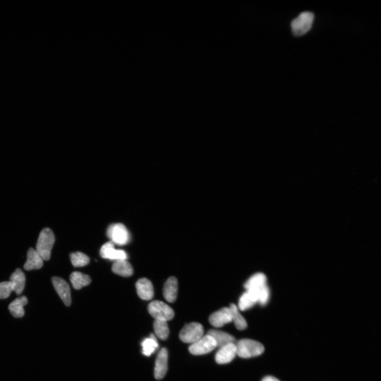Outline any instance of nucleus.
Segmentation results:
<instances>
[{
  "label": "nucleus",
  "instance_id": "5701e85b",
  "mask_svg": "<svg viewBox=\"0 0 381 381\" xmlns=\"http://www.w3.org/2000/svg\"><path fill=\"white\" fill-rule=\"evenodd\" d=\"M229 308L232 313V321L234 322L236 328L239 331L245 330L247 327V321L240 313L238 308L232 304L230 305Z\"/></svg>",
  "mask_w": 381,
  "mask_h": 381
},
{
  "label": "nucleus",
  "instance_id": "423d86ee",
  "mask_svg": "<svg viewBox=\"0 0 381 381\" xmlns=\"http://www.w3.org/2000/svg\"><path fill=\"white\" fill-rule=\"evenodd\" d=\"M204 330L202 325L191 323L186 325L180 333L179 337L183 342L193 344L203 336Z\"/></svg>",
  "mask_w": 381,
  "mask_h": 381
},
{
  "label": "nucleus",
  "instance_id": "bb28decb",
  "mask_svg": "<svg viewBox=\"0 0 381 381\" xmlns=\"http://www.w3.org/2000/svg\"><path fill=\"white\" fill-rule=\"evenodd\" d=\"M14 286L10 281L0 283V299L8 298L11 292L14 291Z\"/></svg>",
  "mask_w": 381,
  "mask_h": 381
},
{
  "label": "nucleus",
  "instance_id": "39448f33",
  "mask_svg": "<svg viewBox=\"0 0 381 381\" xmlns=\"http://www.w3.org/2000/svg\"><path fill=\"white\" fill-rule=\"evenodd\" d=\"M314 21V15L310 12H304L291 23L292 31L296 36H300L310 31Z\"/></svg>",
  "mask_w": 381,
  "mask_h": 381
},
{
  "label": "nucleus",
  "instance_id": "f03ea898",
  "mask_svg": "<svg viewBox=\"0 0 381 381\" xmlns=\"http://www.w3.org/2000/svg\"><path fill=\"white\" fill-rule=\"evenodd\" d=\"M55 241V235L51 230L49 228L43 229L39 234L36 249L43 260L48 261L50 259L52 248Z\"/></svg>",
  "mask_w": 381,
  "mask_h": 381
},
{
  "label": "nucleus",
  "instance_id": "20e7f679",
  "mask_svg": "<svg viewBox=\"0 0 381 381\" xmlns=\"http://www.w3.org/2000/svg\"><path fill=\"white\" fill-rule=\"evenodd\" d=\"M148 311L151 316L157 320L167 321L174 317L172 308L159 300L150 302L148 306Z\"/></svg>",
  "mask_w": 381,
  "mask_h": 381
},
{
  "label": "nucleus",
  "instance_id": "393cba45",
  "mask_svg": "<svg viewBox=\"0 0 381 381\" xmlns=\"http://www.w3.org/2000/svg\"><path fill=\"white\" fill-rule=\"evenodd\" d=\"M72 265L74 267H83L89 264L90 259L88 255L80 252L72 253L70 254Z\"/></svg>",
  "mask_w": 381,
  "mask_h": 381
},
{
  "label": "nucleus",
  "instance_id": "dca6fc26",
  "mask_svg": "<svg viewBox=\"0 0 381 381\" xmlns=\"http://www.w3.org/2000/svg\"><path fill=\"white\" fill-rule=\"evenodd\" d=\"M215 341L216 346L222 347L229 344H235V338L226 332L218 330H210L208 333Z\"/></svg>",
  "mask_w": 381,
  "mask_h": 381
},
{
  "label": "nucleus",
  "instance_id": "a211bd4d",
  "mask_svg": "<svg viewBox=\"0 0 381 381\" xmlns=\"http://www.w3.org/2000/svg\"><path fill=\"white\" fill-rule=\"evenodd\" d=\"M25 296L19 297L13 301L9 306V310L15 318H22L24 314V306L28 304Z\"/></svg>",
  "mask_w": 381,
  "mask_h": 381
},
{
  "label": "nucleus",
  "instance_id": "1a4fd4ad",
  "mask_svg": "<svg viewBox=\"0 0 381 381\" xmlns=\"http://www.w3.org/2000/svg\"><path fill=\"white\" fill-rule=\"evenodd\" d=\"M101 257L104 259L110 260H127L128 255L125 251L122 249H116L115 244L112 241H109L104 244L100 251Z\"/></svg>",
  "mask_w": 381,
  "mask_h": 381
},
{
  "label": "nucleus",
  "instance_id": "0eeeda50",
  "mask_svg": "<svg viewBox=\"0 0 381 381\" xmlns=\"http://www.w3.org/2000/svg\"><path fill=\"white\" fill-rule=\"evenodd\" d=\"M217 346L214 338L207 334L190 345L189 350L190 353L194 356H201L211 352Z\"/></svg>",
  "mask_w": 381,
  "mask_h": 381
},
{
  "label": "nucleus",
  "instance_id": "7ed1b4c3",
  "mask_svg": "<svg viewBox=\"0 0 381 381\" xmlns=\"http://www.w3.org/2000/svg\"><path fill=\"white\" fill-rule=\"evenodd\" d=\"M108 238L114 244L123 246L128 244L130 240L128 229L122 223H114L109 226L107 231Z\"/></svg>",
  "mask_w": 381,
  "mask_h": 381
},
{
  "label": "nucleus",
  "instance_id": "a878e982",
  "mask_svg": "<svg viewBox=\"0 0 381 381\" xmlns=\"http://www.w3.org/2000/svg\"><path fill=\"white\" fill-rule=\"evenodd\" d=\"M256 302L247 292L243 294L239 301L238 307L241 311H245L253 307Z\"/></svg>",
  "mask_w": 381,
  "mask_h": 381
},
{
  "label": "nucleus",
  "instance_id": "9d476101",
  "mask_svg": "<svg viewBox=\"0 0 381 381\" xmlns=\"http://www.w3.org/2000/svg\"><path fill=\"white\" fill-rule=\"evenodd\" d=\"M209 323L216 328H220L232 322V316L229 308L225 307L216 311L209 318Z\"/></svg>",
  "mask_w": 381,
  "mask_h": 381
},
{
  "label": "nucleus",
  "instance_id": "4be33fe9",
  "mask_svg": "<svg viewBox=\"0 0 381 381\" xmlns=\"http://www.w3.org/2000/svg\"><path fill=\"white\" fill-rule=\"evenodd\" d=\"M141 345L142 353L146 357H150L159 347L158 342L154 334H151L149 337L143 339Z\"/></svg>",
  "mask_w": 381,
  "mask_h": 381
},
{
  "label": "nucleus",
  "instance_id": "f8f14e48",
  "mask_svg": "<svg viewBox=\"0 0 381 381\" xmlns=\"http://www.w3.org/2000/svg\"><path fill=\"white\" fill-rule=\"evenodd\" d=\"M168 352L163 348L157 356L154 369L156 379L160 380L166 376L168 369Z\"/></svg>",
  "mask_w": 381,
  "mask_h": 381
},
{
  "label": "nucleus",
  "instance_id": "6ab92c4d",
  "mask_svg": "<svg viewBox=\"0 0 381 381\" xmlns=\"http://www.w3.org/2000/svg\"><path fill=\"white\" fill-rule=\"evenodd\" d=\"M10 282L14 285V291L18 295H21L24 290L25 284V276L21 269L17 268L10 277Z\"/></svg>",
  "mask_w": 381,
  "mask_h": 381
},
{
  "label": "nucleus",
  "instance_id": "f3484780",
  "mask_svg": "<svg viewBox=\"0 0 381 381\" xmlns=\"http://www.w3.org/2000/svg\"><path fill=\"white\" fill-rule=\"evenodd\" d=\"M112 271L117 275L126 278L131 277L134 273L132 265L127 260L116 261L112 266Z\"/></svg>",
  "mask_w": 381,
  "mask_h": 381
},
{
  "label": "nucleus",
  "instance_id": "2eb2a0df",
  "mask_svg": "<svg viewBox=\"0 0 381 381\" xmlns=\"http://www.w3.org/2000/svg\"><path fill=\"white\" fill-rule=\"evenodd\" d=\"M178 291V283L175 277H170L166 282L163 287L164 298L170 303H173L177 298Z\"/></svg>",
  "mask_w": 381,
  "mask_h": 381
},
{
  "label": "nucleus",
  "instance_id": "ddd939ff",
  "mask_svg": "<svg viewBox=\"0 0 381 381\" xmlns=\"http://www.w3.org/2000/svg\"><path fill=\"white\" fill-rule=\"evenodd\" d=\"M136 287L139 297L143 300H150L154 297L153 285L149 280L142 278L137 282Z\"/></svg>",
  "mask_w": 381,
  "mask_h": 381
},
{
  "label": "nucleus",
  "instance_id": "b1692460",
  "mask_svg": "<svg viewBox=\"0 0 381 381\" xmlns=\"http://www.w3.org/2000/svg\"><path fill=\"white\" fill-rule=\"evenodd\" d=\"M155 334L160 339L165 340L169 335V328L167 321L155 320L154 323Z\"/></svg>",
  "mask_w": 381,
  "mask_h": 381
},
{
  "label": "nucleus",
  "instance_id": "412c9836",
  "mask_svg": "<svg viewBox=\"0 0 381 381\" xmlns=\"http://www.w3.org/2000/svg\"><path fill=\"white\" fill-rule=\"evenodd\" d=\"M266 276L262 273H256L249 279L244 285L246 290L250 289H259L266 285Z\"/></svg>",
  "mask_w": 381,
  "mask_h": 381
},
{
  "label": "nucleus",
  "instance_id": "9b49d317",
  "mask_svg": "<svg viewBox=\"0 0 381 381\" xmlns=\"http://www.w3.org/2000/svg\"><path fill=\"white\" fill-rule=\"evenodd\" d=\"M237 356V349L235 344H229L220 348L215 355L216 362L219 364L229 363Z\"/></svg>",
  "mask_w": 381,
  "mask_h": 381
},
{
  "label": "nucleus",
  "instance_id": "4468645a",
  "mask_svg": "<svg viewBox=\"0 0 381 381\" xmlns=\"http://www.w3.org/2000/svg\"><path fill=\"white\" fill-rule=\"evenodd\" d=\"M44 265V260L42 256L36 249L30 248L27 252V260L24 265V268L26 271L39 270Z\"/></svg>",
  "mask_w": 381,
  "mask_h": 381
},
{
  "label": "nucleus",
  "instance_id": "c85d7f7f",
  "mask_svg": "<svg viewBox=\"0 0 381 381\" xmlns=\"http://www.w3.org/2000/svg\"><path fill=\"white\" fill-rule=\"evenodd\" d=\"M262 381H280L274 377L267 376L265 377L263 379H262Z\"/></svg>",
  "mask_w": 381,
  "mask_h": 381
},
{
  "label": "nucleus",
  "instance_id": "aec40b11",
  "mask_svg": "<svg viewBox=\"0 0 381 381\" xmlns=\"http://www.w3.org/2000/svg\"><path fill=\"white\" fill-rule=\"evenodd\" d=\"M70 279L72 286L75 290H80L83 287L89 285L91 282L90 276L80 272L72 273Z\"/></svg>",
  "mask_w": 381,
  "mask_h": 381
},
{
  "label": "nucleus",
  "instance_id": "f257e3e1",
  "mask_svg": "<svg viewBox=\"0 0 381 381\" xmlns=\"http://www.w3.org/2000/svg\"><path fill=\"white\" fill-rule=\"evenodd\" d=\"M236 344L238 356L243 358H248L261 356L265 349L259 341L252 339H241Z\"/></svg>",
  "mask_w": 381,
  "mask_h": 381
},
{
  "label": "nucleus",
  "instance_id": "cd10ccee",
  "mask_svg": "<svg viewBox=\"0 0 381 381\" xmlns=\"http://www.w3.org/2000/svg\"><path fill=\"white\" fill-rule=\"evenodd\" d=\"M269 298H270V290H269V288L266 285L261 288L258 302L262 306L265 305L269 300Z\"/></svg>",
  "mask_w": 381,
  "mask_h": 381
},
{
  "label": "nucleus",
  "instance_id": "6e6552de",
  "mask_svg": "<svg viewBox=\"0 0 381 381\" xmlns=\"http://www.w3.org/2000/svg\"><path fill=\"white\" fill-rule=\"evenodd\" d=\"M52 285L59 296L67 307L71 303V288L67 281L61 278L54 277L51 279Z\"/></svg>",
  "mask_w": 381,
  "mask_h": 381
}]
</instances>
